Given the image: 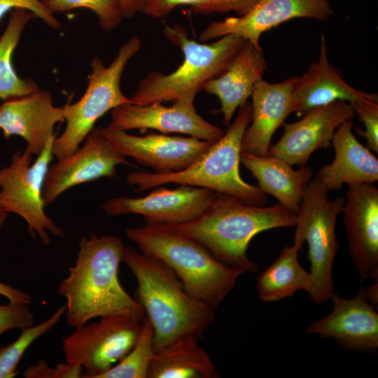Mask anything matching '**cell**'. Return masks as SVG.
Returning a JSON list of instances; mask_svg holds the SVG:
<instances>
[{"label": "cell", "instance_id": "1", "mask_svg": "<svg viewBox=\"0 0 378 378\" xmlns=\"http://www.w3.org/2000/svg\"><path fill=\"white\" fill-rule=\"evenodd\" d=\"M124 247L114 235L91 234L80 239L76 264L58 286V293L66 300V321L69 326L77 328L94 318L113 314L144 318L141 305L119 281Z\"/></svg>", "mask_w": 378, "mask_h": 378}, {"label": "cell", "instance_id": "2", "mask_svg": "<svg viewBox=\"0 0 378 378\" xmlns=\"http://www.w3.org/2000/svg\"><path fill=\"white\" fill-rule=\"evenodd\" d=\"M122 260L136 277V300L153 328L154 351L181 338L203 337L214 321L216 309L191 296L158 259L124 247Z\"/></svg>", "mask_w": 378, "mask_h": 378}, {"label": "cell", "instance_id": "3", "mask_svg": "<svg viewBox=\"0 0 378 378\" xmlns=\"http://www.w3.org/2000/svg\"><path fill=\"white\" fill-rule=\"evenodd\" d=\"M296 220V214L279 203L252 205L220 194L198 217L169 226L200 242L226 265L255 272L258 266L247 255L252 239L265 230L295 227Z\"/></svg>", "mask_w": 378, "mask_h": 378}, {"label": "cell", "instance_id": "4", "mask_svg": "<svg viewBox=\"0 0 378 378\" xmlns=\"http://www.w3.org/2000/svg\"><path fill=\"white\" fill-rule=\"evenodd\" d=\"M125 232L143 253L169 267L191 296L216 309L245 273L223 262L200 242L168 225L146 223L127 228Z\"/></svg>", "mask_w": 378, "mask_h": 378}, {"label": "cell", "instance_id": "5", "mask_svg": "<svg viewBox=\"0 0 378 378\" xmlns=\"http://www.w3.org/2000/svg\"><path fill=\"white\" fill-rule=\"evenodd\" d=\"M164 37L181 50L183 59L172 72L150 71L130 99L133 104L183 103L194 105L197 93L209 80L221 74L245 40L228 34L207 43L188 37L181 25L164 24Z\"/></svg>", "mask_w": 378, "mask_h": 378}, {"label": "cell", "instance_id": "6", "mask_svg": "<svg viewBox=\"0 0 378 378\" xmlns=\"http://www.w3.org/2000/svg\"><path fill=\"white\" fill-rule=\"evenodd\" d=\"M234 121L218 141L186 169L167 174L144 171L128 174V184L145 190L166 183L191 186L235 197L245 203L263 206L265 195L258 186L246 182L240 175L241 141L251 122L252 108L246 102L239 108Z\"/></svg>", "mask_w": 378, "mask_h": 378}, {"label": "cell", "instance_id": "7", "mask_svg": "<svg viewBox=\"0 0 378 378\" xmlns=\"http://www.w3.org/2000/svg\"><path fill=\"white\" fill-rule=\"evenodd\" d=\"M141 47V38L132 36L119 48L108 66H106L97 57L92 58L84 94L76 102L64 106L66 127L60 136L55 138L52 146L53 156L57 160L76 151L96 122L107 112L132 103L124 94L120 83L125 69Z\"/></svg>", "mask_w": 378, "mask_h": 378}, {"label": "cell", "instance_id": "8", "mask_svg": "<svg viewBox=\"0 0 378 378\" xmlns=\"http://www.w3.org/2000/svg\"><path fill=\"white\" fill-rule=\"evenodd\" d=\"M328 192L314 178L311 181L297 213L294 243L301 248L308 244L312 287L308 292L316 304L328 300L334 292L332 265L340 244L336 225L344 198L330 199Z\"/></svg>", "mask_w": 378, "mask_h": 378}, {"label": "cell", "instance_id": "9", "mask_svg": "<svg viewBox=\"0 0 378 378\" xmlns=\"http://www.w3.org/2000/svg\"><path fill=\"white\" fill-rule=\"evenodd\" d=\"M52 137L33 162V155L27 150H17L10 164L0 169V210L13 213L27 223L33 237L38 236L44 245L50 239L48 232L64 236V232L46 214L43 190L46 176L53 154Z\"/></svg>", "mask_w": 378, "mask_h": 378}, {"label": "cell", "instance_id": "10", "mask_svg": "<svg viewBox=\"0 0 378 378\" xmlns=\"http://www.w3.org/2000/svg\"><path fill=\"white\" fill-rule=\"evenodd\" d=\"M144 319L113 314L76 328L62 342L66 362L82 366L83 377L99 378L133 348L141 332Z\"/></svg>", "mask_w": 378, "mask_h": 378}, {"label": "cell", "instance_id": "11", "mask_svg": "<svg viewBox=\"0 0 378 378\" xmlns=\"http://www.w3.org/2000/svg\"><path fill=\"white\" fill-rule=\"evenodd\" d=\"M121 164L129 162L107 139L102 127H94L80 148L49 167L43 190L45 206L72 187L104 177H115L117 167Z\"/></svg>", "mask_w": 378, "mask_h": 378}, {"label": "cell", "instance_id": "12", "mask_svg": "<svg viewBox=\"0 0 378 378\" xmlns=\"http://www.w3.org/2000/svg\"><path fill=\"white\" fill-rule=\"evenodd\" d=\"M334 11L328 0H259L241 16L229 17L210 23L199 35L207 43L228 34H236L260 48L261 35L295 18L326 20Z\"/></svg>", "mask_w": 378, "mask_h": 378}, {"label": "cell", "instance_id": "13", "mask_svg": "<svg viewBox=\"0 0 378 378\" xmlns=\"http://www.w3.org/2000/svg\"><path fill=\"white\" fill-rule=\"evenodd\" d=\"M219 195L209 189L180 185L174 189L158 188L142 197L111 198L102 208L110 216L138 214L144 218L146 223L171 225L198 217Z\"/></svg>", "mask_w": 378, "mask_h": 378}, {"label": "cell", "instance_id": "14", "mask_svg": "<svg viewBox=\"0 0 378 378\" xmlns=\"http://www.w3.org/2000/svg\"><path fill=\"white\" fill-rule=\"evenodd\" d=\"M343 206L350 258L360 281L378 282V189L372 183L348 185Z\"/></svg>", "mask_w": 378, "mask_h": 378}, {"label": "cell", "instance_id": "15", "mask_svg": "<svg viewBox=\"0 0 378 378\" xmlns=\"http://www.w3.org/2000/svg\"><path fill=\"white\" fill-rule=\"evenodd\" d=\"M102 130L123 156L132 158L157 174L186 169L213 144L189 136H169L153 132L137 136L108 127H102Z\"/></svg>", "mask_w": 378, "mask_h": 378}, {"label": "cell", "instance_id": "16", "mask_svg": "<svg viewBox=\"0 0 378 378\" xmlns=\"http://www.w3.org/2000/svg\"><path fill=\"white\" fill-rule=\"evenodd\" d=\"M355 115L351 105L345 101H336L309 110L302 119L283 125L282 136L270 146L267 155L292 166H305L315 150L331 146L337 128Z\"/></svg>", "mask_w": 378, "mask_h": 378}, {"label": "cell", "instance_id": "17", "mask_svg": "<svg viewBox=\"0 0 378 378\" xmlns=\"http://www.w3.org/2000/svg\"><path fill=\"white\" fill-rule=\"evenodd\" d=\"M109 128L154 130L162 134L179 133L214 143L224 134L220 127L204 120L195 105L173 103L165 106L162 103L122 104L111 111Z\"/></svg>", "mask_w": 378, "mask_h": 378}, {"label": "cell", "instance_id": "18", "mask_svg": "<svg viewBox=\"0 0 378 378\" xmlns=\"http://www.w3.org/2000/svg\"><path fill=\"white\" fill-rule=\"evenodd\" d=\"M332 311L312 323L309 334L332 338L345 350L375 352L378 349V314L359 290L346 299L333 292L330 299Z\"/></svg>", "mask_w": 378, "mask_h": 378}, {"label": "cell", "instance_id": "19", "mask_svg": "<svg viewBox=\"0 0 378 378\" xmlns=\"http://www.w3.org/2000/svg\"><path fill=\"white\" fill-rule=\"evenodd\" d=\"M64 120V107L53 104L51 94L37 90L0 104V130L5 139L16 135L27 143L31 155H38L54 136L57 123Z\"/></svg>", "mask_w": 378, "mask_h": 378}, {"label": "cell", "instance_id": "20", "mask_svg": "<svg viewBox=\"0 0 378 378\" xmlns=\"http://www.w3.org/2000/svg\"><path fill=\"white\" fill-rule=\"evenodd\" d=\"M360 100L378 102V96L357 90L345 82L328 61L326 38L322 34L317 61L301 76L296 77L291 92V113L303 115L309 110L336 101L352 103Z\"/></svg>", "mask_w": 378, "mask_h": 378}, {"label": "cell", "instance_id": "21", "mask_svg": "<svg viewBox=\"0 0 378 378\" xmlns=\"http://www.w3.org/2000/svg\"><path fill=\"white\" fill-rule=\"evenodd\" d=\"M297 76L271 83L257 82L251 94L252 115L241 141V152L267 155L276 130L291 113V92Z\"/></svg>", "mask_w": 378, "mask_h": 378}, {"label": "cell", "instance_id": "22", "mask_svg": "<svg viewBox=\"0 0 378 378\" xmlns=\"http://www.w3.org/2000/svg\"><path fill=\"white\" fill-rule=\"evenodd\" d=\"M353 125L352 120H348L337 128L331 142L335 158L314 177L328 192L344 184L374 183L378 180V159L356 138Z\"/></svg>", "mask_w": 378, "mask_h": 378}, {"label": "cell", "instance_id": "23", "mask_svg": "<svg viewBox=\"0 0 378 378\" xmlns=\"http://www.w3.org/2000/svg\"><path fill=\"white\" fill-rule=\"evenodd\" d=\"M267 69L261 48L245 41L225 71L204 85L202 90L218 98L225 125L230 124L235 111L247 102Z\"/></svg>", "mask_w": 378, "mask_h": 378}, {"label": "cell", "instance_id": "24", "mask_svg": "<svg viewBox=\"0 0 378 378\" xmlns=\"http://www.w3.org/2000/svg\"><path fill=\"white\" fill-rule=\"evenodd\" d=\"M240 163L258 181V188L275 197L280 205L296 214L307 186L313 179L310 167L294 169L286 161L270 155H255L241 152Z\"/></svg>", "mask_w": 378, "mask_h": 378}, {"label": "cell", "instance_id": "25", "mask_svg": "<svg viewBox=\"0 0 378 378\" xmlns=\"http://www.w3.org/2000/svg\"><path fill=\"white\" fill-rule=\"evenodd\" d=\"M199 339H178L154 351L147 378H216L218 373Z\"/></svg>", "mask_w": 378, "mask_h": 378}, {"label": "cell", "instance_id": "26", "mask_svg": "<svg viewBox=\"0 0 378 378\" xmlns=\"http://www.w3.org/2000/svg\"><path fill=\"white\" fill-rule=\"evenodd\" d=\"M301 248L293 243L285 247L277 258L263 271L257 281V291L263 302H272L292 297L312 287V276L298 261Z\"/></svg>", "mask_w": 378, "mask_h": 378}, {"label": "cell", "instance_id": "27", "mask_svg": "<svg viewBox=\"0 0 378 378\" xmlns=\"http://www.w3.org/2000/svg\"><path fill=\"white\" fill-rule=\"evenodd\" d=\"M34 18V14L28 10H12L0 36V99L4 101L27 96L39 90L34 80L21 78L16 73L12 62L24 29Z\"/></svg>", "mask_w": 378, "mask_h": 378}, {"label": "cell", "instance_id": "28", "mask_svg": "<svg viewBox=\"0 0 378 378\" xmlns=\"http://www.w3.org/2000/svg\"><path fill=\"white\" fill-rule=\"evenodd\" d=\"M259 0H146L142 13L153 18L168 15L176 7L188 6L196 13L234 12L241 16L249 12Z\"/></svg>", "mask_w": 378, "mask_h": 378}, {"label": "cell", "instance_id": "29", "mask_svg": "<svg viewBox=\"0 0 378 378\" xmlns=\"http://www.w3.org/2000/svg\"><path fill=\"white\" fill-rule=\"evenodd\" d=\"M153 330L148 320L133 348L115 365L99 378H147L154 354Z\"/></svg>", "mask_w": 378, "mask_h": 378}, {"label": "cell", "instance_id": "30", "mask_svg": "<svg viewBox=\"0 0 378 378\" xmlns=\"http://www.w3.org/2000/svg\"><path fill=\"white\" fill-rule=\"evenodd\" d=\"M66 313V306L59 307L50 318L36 326L21 330L18 338L6 346L0 347V378L15 377L17 367L24 353L38 338L52 328Z\"/></svg>", "mask_w": 378, "mask_h": 378}, {"label": "cell", "instance_id": "31", "mask_svg": "<svg viewBox=\"0 0 378 378\" xmlns=\"http://www.w3.org/2000/svg\"><path fill=\"white\" fill-rule=\"evenodd\" d=\"M46 5L53 14L77 8L90 10L104 31L116 28L124 19L118 0H47Z\"/></svg>", "mask_w": 378, "mask_h": 378}, {"label": "cell", "instance_id": "32", "mask_svg": "<svg viewBox=\"0 0 378 378\" xmlns=\"http://www.w3.org/2000/svg\"><path fill=\"white\" fill-rule=\"evenodd\" d=\"M355 115L364 124L365 130L356 128L358 134L366 139V148L378 153V102L360 100L350 103Z\"/></svg>", "mask_w": 378, "mask_h": 378}, {"label": "cell", "instance_id": "33", "mask_svg": "<svg viewBox=\"0 0 378 378\" xmlns=\"http://www.w3.org/2000/svg\"><path fill=\"white\" fill-rule=\"evenodd\" d=\"M47 0H0V27L4 16L10 10L24 8L33 13L36 18L54 29H58L61 23L54 17L46 5Z\"/></svg>", "mask_w": 378, "mask_h": 378}, {"label": "cell", "instance_id": "34", "mask_svg": "<svg viewBox=\"0 0 378 378\" xmlns=\"http://www.w3.org/2000/svg\"><path fill=\"white\" fill-rule=\"evenodd\" d=\"M83 375L84 370L79 365L65 362L52 368L44 360H40L23 372L26 378H78Z\"/></svg>", "mask_w": 378, "mask_h": 378}, {"label": "cell", "instance_id": "35", "mask_svg": "<svg viewBox=\"0 0 378 378\" xmlns=\"http://www.w3.org/2000/svg\"><path fill=\"white\" fill-rule=\"evenodd\" d=\"M32 325L34 316L28 304L0 305V335L13 328L22 330Z\"/></svg>", "mask_w": 378, "mask_h": 378}, {"label": "cell", "instance_id": "36", "mask_svg": "<svg viewBox=\"0 0 378 378\" xmlns=\"http://www.w3.org/2000/svg\"><path fill=\"white\" fill-rule=\"evenodd\" d=\"M8 214L0 210V230ZM0 295L8 299L9 303L11 304H29L32 302L31 297L29 294L1 282H0Z\"/></svg>", "mask_w": 378, "mask_h": 378}, {"label": "cell", "instance_id": "37", "mask_svg": "<svg viewBox=\"0 0 378 378\" xmlns=\"http://www.w3.org/2000/svg\"><path fill=\"white\" fill-rule=\"evenodd\" d=\"M146 0H118L124 18H132L141 13Z\"/></svg>", "mask_w": 378, "mask_h": 378}, {"label": "cell", "instance_id": "38", "mask_svg": "<svg viewBox=\"0 0 378 378\" xmlns=\"http://www.w3.org/2000/svg\"><path fill=\"white\" fill-rule=\"evenodd\" d=\"M377 283L374 284V285L366 287L360 289V291L364 295L366 300L372 304H377L378 302V286Z\"/></svg>", "mask_w": 378, "mask_h": 378}]
</instances>
